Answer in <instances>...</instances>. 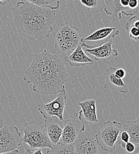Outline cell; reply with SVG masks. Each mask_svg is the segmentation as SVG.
<instances>
[{
  "mask_svg": "<svg viewBox=\"0 0 139 154\" xmlns=\"http://www.w3.org/2000/svg\"><path fill=\"white\" fill-rule=\"evenodd\" d=\"M119 34V30L114 27H104L95 30L86 38H82L81 40L84 42L101 41L103 42L114 38Z\"/></svg>",
  "mask_w": 139,
  "mask_h": 154,
  "instance_id": "16",
  "label": "cell"
},
{
  "mask_svg": "<svg viewBox=\"0 0 139 154\" xmlns=\"http://www.w3.org/2000/svg\"><path fill=\"white\" fill-rule=\"evenodd\" d=\"M45 121V125L52 144H57L60 142L62 132L63 122L56 116H49L46 115L42 110L38 109Z\"/></svg>",
  "mask_w": 139,
  "mask_h": 154,
  "instance_id": "12",
  "label": "cell"
},
{
  "mask_svg": "<svg viewBox=\"0 0 139 154\" xmlns=\"http://www.w3.org/2000/svg\"><path fill=\"white\" fill-rule=\"evenodd\" d=\"M14 30L31 40L49 37L56 19L55 10L26 1L18 2L11 8Z\"/></svg>",
  "mask_w": 139,
  "mask_h": 154,
  "instance_id": "2",
  "label": "cell"
},
{
  "mask_svg": "<svg viewBox=\"0 0 139 154\" xmlns=\"http://www.w3.org/2000/svg\"><path fill=\"white\" fill-rule=\"evenodd\" d=\"M114 74L117 78L120 79H123L124 77H125L126 72L123 68H116Z\"/></svg>",
  "mask_w": 139,
  "mask_h": 154,
  "instance_id": "26",
  "label": "cell"
},
{
  "mask_svg": "<svg viewBox=\"0 0 139 154\" xmlns=\"http://www.w3.org/2000/svg\"><path fill=\"white\" fill-rule=\"evenodd\" d=\"M134 27L139 29V16H133L131 17L125 24V29Z\"/></svg>",
  "mask_w": 139,
  "mask_h": 154,
  "instance_id": "22",
  "label": "cell"
},
{
  "mask_svg": "<svg viewBox=\"0 0 139 154\" xmlns=\"http://www.w3.org/2000/svg\"><path fill=\"white\" fill-rule=\"evenodd\" d=\"M22 142L33 149H52V143L47 134L45 125L40 122L26 123L23 129Z\"/></svg>",
  "mask_w": 139,
  "mask_h": 154,
  "instance_id": "4",
  "label": "cell"
},
{
  "mask_svg": "<svg viewBox=\"0 0 139 154\" xmlns=\"http://www.w3.org/2000/svg\"><path fill=\"white\" fill-rule=\"evenodd\" d=\"M21 1H26L35 4L36 5L49 7L53 10H58L60 8V2L58 0H20Z\"/></svg>",
  "mask_w": 139,
  "mask_h": 154,
  "instance_id": "20",
  "label": "cell"
},
{
  "mask_svg": "<svg viewBox=\"0 0 139 154\" xmlns=\"http://www.w3.org/2000/svg\"><path fill=\"white\" fill-rule=\"evenodd\" d=\"M122 130V124L117 121H106L103 127L95 135L98 145L103 151L112 152L116 148L120 133Z\"/></svg>",
  "mask_w": 139,
  "mask_h": 154,
  "instance_id": "5",
  "label": "cell"
},
{
  "mask_svg": "<svg viewBox=\"0 0 139 154\" xmlns=\"http://www.w3.org/2000/svg\"><path fill=\"white\" fill-rule=\"evenodd\" d=\"M120 145L127 153L139 154V146L131 141H128L125 143H121Z\"/></svg>",
  "mask_w": 139,
  "mask_h": 154,
  "instance_id": "21",
  "label": "cell"
},
{
  "mask_svg": "<svg viewBox=\"0 0 139 154\" xmlns=\"http://www.w3.org/2000/svg\"><path fill=\"white\" fill-rule=\"evenodd\" d=\"M67 100L66 91L64 88L55 99L46 104H39L38 109L42 110L46 115L56 116L61 121H64V112Z\"/></svg>",
  "mask_w": 139,
  "mask_h": 154,
  "instance_id": "9",
  "label": "cell"
},
{
  "mask_svg": "<svg viewBox=\"0 0 139 154\" xmlns=\"http://www.w3.org/2000/svg\"><path fill=\"white\" fill-rule=\"evenodd\" d=\"M73 145L74 154H96L100 152L96 139L86 131L85 126L80 131Z\"/></svg>",
  "mask_w": 139,
  "mask_h": 154,
  "instance_id": "8",
  "label": "cell"
},
{
  "mask_svg": "<svg viewBox=\"0 0 139 154\" xmlns=\"http://www.w3.org/2000/svg\"><path fill=\"white\" fill-rule=\"evenodd\" d=\"M53 38L57 51L65 57L77 47L82 37L77 27L65 23L60 25L54 31Z\"/></svg>",
  "mask_w": 139,
  "mask_h": 154,
  "instance_id": "3",
  "label": "cell"
},
{
  "mask_svg": "<svg viewBox=\"0 0 139 154\" xmlns=\"http://www.w3.org/2000/svg\"><path fill=\"white\" fill-rule=\"evenodd\" d=\"M46 154H74V148L73 143L67 144L59 142L57 144H52V149H49L47 150Z\"/></svg>",
  "mask_w": 139,
  "mask_h": 154,
  "instance_id": "18",
  "label": "cell"
},
{
  "mask_svg": "<svg viewBox=\"0 0 139 154\" xmlns=\"http://www.w3.org/2000/svg\"><path fill=\"white\" fill-rule=\"evenodd\" d=\"M64 59L70 66L73 67L90 66L93 64V60L83 50L81 43L70 55L64 57Z\"/></svg>",
  "mask_w": 139,
  "mask_h": 154,
  "instance_id": "15",
  "label": "cell"
},
{
  "mask_svg": "<svg viewBox=\"0 0 139 154\" xmlns=\"http://www.w3.org/2000/svg\"><path fill=\"white\" fill-rule=\"evenodd\" d=\"M84 6L89 10L100 12L104 9L105 0H79Z\"/></svg>",
  "mask_w": 139,
  "mask_h": 154,
  "instance_id": "19",
  "label": "cell"
},
{
  "mask_svg": "<svg viewBox=\"0 0 139 154\" xmlns=\"http://www.w3.org/2000/svg\"><path fill=\"white\" fill-rule=\"evenodd\" d=\"M3 126H4V125H3V122H2V120L0 119V128H1Z\"/></svg>",
  "mask_w": 139,
  "mask_h": 154,
  "instance_id": "28",
  "label": "cell"
},
{
  "mask_svg": "<svg viewBox=\"0 0 139 154\" xmlns=\"http://www.w3.org/2000/svg\"><path fill=\"white\" fill-rule=\"evenodd\" d=\"M96 104V101L95 99H88L78 103L81 107L78 118L83 125L100 122L97 117Z\"/></svg>",
  "mask_w": 139,
  "mask_h": 154,
  "instance_id": "13",
  "label": "cell"
},
{
  "mask_svg": "<svg viewBox=\"0 0 139 154\" xmlns=\"http://www.w3.org/2000/svg\"><path fill=\"white\" fill-rule=\"evenodd\" d=\"M21 142V135L17 126L5 125L0 128V154H10L17 149Z\"/></svg>",
  "mask_w": 139,
  "mask_h": 154,
  "instance_id": "7",
  "label": "cell"
},
{
  "mask_svg": "<svg viewBox=\"0 0 139 154\" xmlns=\"http://www.w3.org/2000/svg\"><path fill=\"white\" fill-rule=\"evenodd\" d=\"M43 149L37 148V149H33L31 148H28L26 149H25L24 154H43Z\"/></svg>",
  "mask_w": 139,
  "mask_h": 154,
  "instance_id": "25",
  "label": "cell"
},
{
  "mask_svg": "<svg viewBox=\"0 0 139 154\" xmlns=\"http://www.w3.org/2000/svg\"><path fill=\"white\" fill-rule=\"evenodd\" d=\"M120 139L121 140V142L120 143H125L127 142H128V141H130V135L128 134V132L126 131L125 130H122L121 133H120Z\"/></svg>",
  "mask_w": 139,
  "mask_h": 154,
  "instance_id": "24",
  "label": "cell"
},
{
  "mask_svg": "<svg viewBox=\"0 0 139 154\" xmlns=\"http://www.w3.org/2000/svg\"><path fill=\"white\" fill-rule=\"evenodd\" d=\"M104 11L115 21L122 15L133 16L139 11V0H105Z\"/></svg>",
  "mask_w": 139,
  "mask_h": 154,
  "instance_id": "6",
  "label": "cell"
},
{
  "mask_svg": "<svg viewBox=\"0 0 139 154\" xmlns=\"http://www.w3.org/2000/svg\"><path fill=\"white\" fill-rule=\"evenodd\" d=\"M115 69L116 68L111 66L106 70L104 88L108 90L118 91L121 93H128L129 91L128 86L124 82L122 79L115 75Z\"/></svg>",
  "mask_w": 139,
  "mask_h": 154,
  "instance_id": "14",
  "label": "cell"
},
{
  "mask_svg": "<svg viewBox=\"0 0 139 154\" xmlns=\"http://www.w3.org/2000/svg\"><path fill=\"white\" fill-rule=\"evenodd\" d=\"M10 1V0H0V4H1L2 5H5L8 2H9Z\"/></svg>",
  "mask_w": 139,
  "mask_h": 154,
  "instance_id": "27",
  "label": "cell"
},
{
  "mask_svg": "<svg viewBox=\"0 0 139 154\" xmlns=\"http://www.w3.org/2000/svg\"><path fill=\"white\" fill-rule=\"evenodd\" d=\"M114 40H108L96 45L92 48H86L85 52L92 55L97 61L102 60L108 63L110 59L118 55V52L116 49L112 48Z\"/></svg>",
  "mask_w": 139,
  "mask_h": 154,
  "instance_id": "10",
  "label": "cell"
},
{
  "mask_svg": "<svg viewBox=\"0 0 139 154\" xmlns=\"http://www.w3.org/2000/svg\"><path fill=\"white\" fill-rule=\"evenodd\" d=\"M85 125L79 120L66 119L63 122L62 132L60 142L67 143H73L77 138L80 131Z\"/></svg>",
  "mask_w": 139,
  "mask_h": 154,
  "instance_id": "11",
  "label": "cell"
},
{
  "mask_svg": "<svg viewBox=\"0 0 139 154\" xmlns=\"http://www.w3.org/2000/svg\"><path fill=\"white\" fill-rule=\"evenodd\" d=\"M60 5L70 8H73L78 0H58Z\"/></svg>",
  "mask_w": 139,
  "mask_h": 154,
  "instance_id": "23",
  "label": "cell"
},
{
  "mask_svg": "<svg viewBox=\"0 0 139 154\" xmlns=\"http://www.w3.org/2000/svg\"><path fill=\"white\" fill-rule=\"evenodd\" d=\"M69 74L61 58L44 50L35 54L25 71L24 81L32 84L33 90L44 95L57 94L65 88Z\"/></svg>",
  "mask_w": 139,
  "mask_h": 154,
  "instance_id": "1",
  "label": "cell"
},
{
  "mask_svg": "<svg viewBox=\"0 0 139 154\" xmlns=\"http://www.w3.org/2000/svg\"><path fill=\"white\" fill-rule=\"evenodd\" d=\"M124 130L130 135V141L139 146V116L134 120H128Z\"/></svg>",
  "mask_w": 139,
  "mask_h": 154,
  "instance_id": "17",
  "label": "cell"
}]
</instances>
